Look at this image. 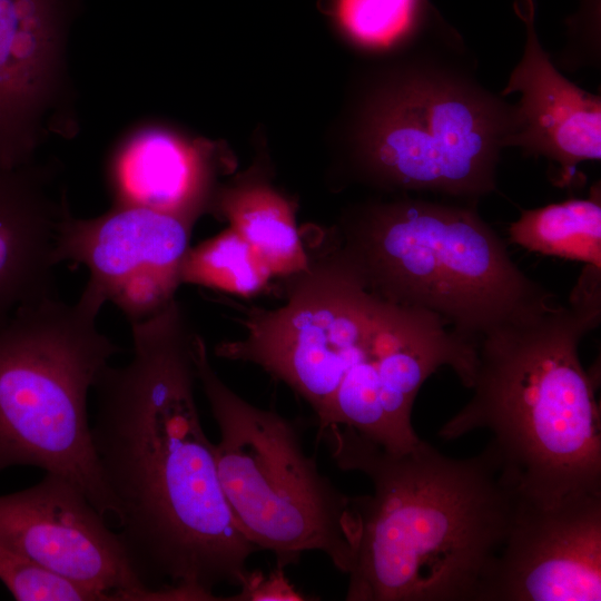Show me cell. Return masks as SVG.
<instances>
[{
  "label": "cell",
  "instance_id": "cell-7",
  "mask_svg": "<svg viewBox=\"0 0 601 601\" xmlns=\"http://www.w3.org/2000/svg\"><path fill=\"white\" fill-rule=\"evenodd\" d=\"M193 359L219 431L214 450L220 485L242 532L277 566L318 551L347 574L356 538L352 496L305 453L295 422L250 404L219 377L197 333Z\"/></svg>",
  "mask_w": 601,
  "mask_h": 601
},
{
  "label": "cell",
  "instance_id": "cell-18",
  "mask_svg": "<svg viewBox=\"0 0 601 601\" xmlns=\"http://www.w3.org/2000/svg\"><path fill=\"white\" fill-rule=\"evenodd\" d=\"M509 242L530 252L601 267V190L522 210L509 227Z\"/></svg>",
  "mask_w": 601,
  "mask_h": 601
},
{
  "label": "cell",
  "instance_id": "cell-13",
  "mask_svg": "<svg viewBox=\"0 0 601 601\" xmlns=\"http://www.w3.org/2000/svg\"><path fill=\"white\" fill-rule=\"evenodd\" d=\"M601 493L516 495L485 601H600Z\"/></svg>",
  "mask_w": 601,
  "mask_h": 601
},
{
  "label": "cell",
  "instance_id": "cell-20",
  "mask_svg": "<svg viewBox=\"0 0 601 601\" xmlns=\"http://www.w3.org/2000/svg\"><path fill=\"white\" fill-rule=\"evenodd\" d=\"M273 277L252 246L233 228L187 250L181 284H193L242 297L263 292Z\"/></svg>",
  "mask_w": 601,
  "mask_h": 601
},
{
  "label": "cell",
  "instance_id": "cell-3",
  "mask_svg": "<svg viewBox=\"0 0 601 601\" xmlns=\"http://www.w3.org/2000/svg\"><path fill=\"white\" fill-rule=\"evenodd\" d=\"M600 321L601 268L585 265L566 305L479 339L473 395L437 435L489 431L502 476L521 499L551 504L601 493L600 372H588L579 353Z\"/></svg>",
  "mask_w": 601,
  "mask_h": 601
},
{
  "label": "cell",
  "instance_id": "cell-17",
  "mask_svg": "<svg viewBox=\"0 0 601 601\" xmlns=\"http://www.w3.org/2000/svg\"><path fill=\"white\" fill-rule=\"evenodd\" d=\"M213 211L228 220L273 277L287 278L308 268L309 257L293 204L260 174L250 171L219 187Z\"/></svg>",
  "mask_w": 601,
  "mask_h": 601
},
{
  "label": "cell",
  "instance_id": "cell-11",
  "mask_svg": "<svg viewBox=\"0 0 601 601\" xmlns=\"http://www.w3.org/2000/svg\"><path fill=\"white\" fill-rule=\"evenodd\" d=\"M194 224L142 207L111 206L93 218L62 220L57 264L88 268L85 290L116 305L130 324L162 309L181 285L180 269Z\"/></svg>",
  "mask_w": 601,
  "mask_h": 601
},
{
  "label": "cell",
  "instance_id": "cell-1",
  "mask_svg": "<svg viewBox=\"0 0 601 601\" xmlns=\"http://www.w3.org/2000/svg\"><path fill=\"white\" fill-rule=\"evenodd\" d=\"M195 334L175 297L131 324L132 357L108 364L92 388V443L118 534L161 601L224 600L216 590L243 588L249 559L260 552L229 509L201 424Z\"/></svg>",
  "mask_w": 601,
  "mask_h": 601
},
{
  "label": "cell",
  "instance_id": "cell-8",
  "mask_svg": "<svg viewBox=\"0 0 601 601\" xmlns=\"http://www.w3.org/2000/svg\"><path fill=\"white\" fill-rule=\"evenodd\" d=\"M306 246V245H305ZM309 266L285 279V303L248 308L245 334L216 345L220 358L250 363L324 416L346 373L365 353L386 302L371 293L329 242L307 247Z\"/></svg>",
  "mask_w": 601,
  "mask_h": 601
},
{
  "label": "cell",
  "instance_id": "cell-2",
  "mask_svg": "<svg viewBox=\"0 0 601 601\" xmlns=\"http://www.w3.org/2000/svg\"><path fill=\"white\" fill-rule=\"evenodd\" d=\"M343 471L368 477L356 520L347 601H485L516 501L486 447L454 459L421 440L391 452L355 430L327 426Z\"/></svg>",
  "mask_w": 601,
  "mask_h": 601
},
{
  "label": "cell",
  "instance_id": "cell-10",
  "mask_svg": "<svg viewBox=\"0 0 601 601\" xmlns=\"http://www.w3.org/2000/svg\"><path fill=\"white\" fill-rule=\"evenodd\" d=\"M0 541L107 601H160L105 515L61 475L0 495Z\"/></svg>",
  "mask_w": 601,
  "mask_h": 601
},
{
  "label": "cell",
  "instance_id": "cell-9",
  "mask_svg": "<svg viewBox=\"0 0 601 601\" xmlns=\"http://www.w3.org/2000/svg\"><path fill=\"white\" fill-rule=\"evenodd\" d=\"M476 364L477 342L430 312L386 303L365 353L316 424V440L327 426L342 425L387 451H407L421 441L412 410L424 382L449 367L471 388Z\"/></svg>",
  "mask_w": 601,
  "mask_h": 601
},
{
  "label": "cell",
  "instance_id": "cell-21",
  "mask_svg": "<svg viewBox=\"0 0 601 601\" xmlns=\"http://www.w3.org/2000/svg\"><path fill=\"white\" fill-rule=\"evenodd\" d=\"M0 581L19 601H107L99 592L45 569L2 541Z\"/></svg>",
  "mask_w": 601,
  "mask_h": 601
},
{
  "label": "cell",
  "instance_id": "cell-19",
  "mask_svg": "<svg viewBox=\"0 0 601 601\" xmlns=\"http://www.w3.org/2000/svg\"><path fill=\"white\" fill-rule=\"evenodd\" d=\"M329 7L343 33L372 50L456 36L430 0H331Z\"/></svg>",
  "mask_w": 601,
  "mask_h": 601
},
{
  "label": "cell",
  "instance_id": "cell-14",
  "mask_svg": "<svg viewBox=\"0 0 601 601\" xmlns=\"http://www.w3.org/2000/svg\"><path fill=\"white\" fill-rule=\"evenodd\" d=\"M515 14L525 28L520 61L502 96L520 92L515 129L508 147L545 158L568 184L577 166L601 158V99L561 75L543 49L535 28V0H516Z\"/></svg>",
  "mask_w": 601,
  "mask_h": 601
},
{
  "label": "cell",
  "instance_id": "cell-5",
  "mask_svg": "<svg viewBox=\"0 0 601 601\" xmlns=\"http://www.w3.org/2000/svg\"><path fill=\"white\" fill-rule=\"evenodd\" d=\"M459 38L423 46L368 96L352 148L372 187L477 203L515 129V106L476 79Z\"/></svg>",
  "mask_w": 601,
  "mask_h": 601
},
{
  "label": "cell",
  "instance_id": "cell-4",
  "mask_svg": "<svg viewBox=\"0 0 601 601\" xmlns=\"http://www.w3.org/2000/svg\"><path fill=\"white\" fill-rule=\"evenodd\" d=\"M329 242L382 300L437 315L476 342L555 304L554 294L511 259L476 203L407 194L372 200L347 210Z\"/></svg>",
  "mask_w": 601,
  "mask_h": 601
},
{
  "label": "cell",
  "instance_id": "cell-12",
  "mask_svg": "<svg viewBox=\"0 0 601 601\" xmlns=\"http://www.w3.org/2000/svg\"><path fill=\"white\" fill-rule=\"evenodd\" d=\"M65 0H0V166L35 161L50 135L78 129Z\"/></svg>",
  "mask_w": 601,
  "mask_h": 601
},
{
  "label": "cell",
  "instance_id": "cell-15",
  "mask_svg": "<svg viewBox=\"0 0 601 601\" xmlns=\"http://www.w3.org/2000/svg\"><path fill=\"white\" fill-rule=\"evenodd\" d=\"M217 171L210 145L155 121L125 130L104 168L111 206L148 208L191 224L213 211Z\"/></svg>",
  "mask_w": 601,
  "mask_h": 601
},
{
  "label": "cell",
  "instance_id": "cell-16",
  "mask_svg": "<svg viewBox=\"0 0 601 601\" xmlns=\"http://www.w3.org/2000/svg\"><path fill=\"white\" fill-rule=\"evenodd\" d=\"M53 186L49 164L0 166V327L21 308L56 296V243L70 210Z\"/></svg>",
  "mask_w": 601,
  "mask_h": 601
},
{
  "label": "cell",
  "instance_id": "cell-6",
  "mask_svg": "<svg viewBox=\"0 0 601 601\" xmlns=\"http://www.w3.org/2000/svg\"><path fill=\"white\" fill-rule=\"evenodd\" d=\"M102 306L86 290L72 304L53 296L0 327V472L27 465L61 475L117 519L87 407L100 373L121 351L97 326Z\"/></svg>",
  "mask_w": 601,
  "mask_h": 601
},
{
  "label": "cell",
  "instance_id": "cell-22",
  "mask_svg": "<svg viewBox=\"0 0 601 601\" xmlns=\"http://www.w3.org/2000/svg\"><path fill=\"white\" fill-rule=\"evenodd\" d=\"M285 575V569L275 565L268 574L254 570L247 583L229 600L235 601H300L307 600Z\"/></svg>",
  "mask_w": 601,
  "mask_h": 601
}]
</instances>
